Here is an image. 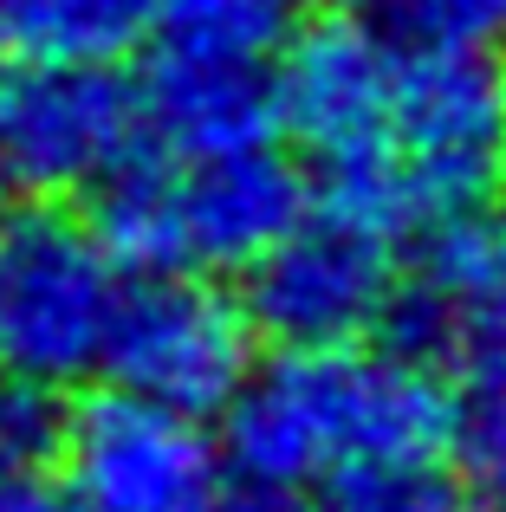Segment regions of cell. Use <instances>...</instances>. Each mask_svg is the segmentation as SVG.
<instances>
[{
    "label": "cell",
    "instance_id": "8",
    "mask_svg": "<svg viewBox=\"0 0 506 512\" xmlns=\"http://www.w3.org/2000/svg\"><path fill=\"white\" fill-rule=\"evenodd\" d=\"M253 312L202 273H150L124 292L104 370L117 389L189 415H228L253 376Z\"/></svg>",
    "mask_w": 506,
    "mask_h": 512
},
{
    "label": "cell",
    "instance_id": "15",
    "mask_svg": "<svg viewBox=\"0 0 506 512\" xmlns=\"http://www.w3.org/2000/svg\"><path fill=\"white\" fill-rule=\"evenodd\" d=\"M390 20L409 26V33L494 39V33H506V0H396Z\"/></svg>",
    "mask_w": 506,
    "mask_h": 512
},
{
    "label": "cell",
    "instance_id": "10",
    "mask_svg": "<svg viewBox=\"0 0 506 512\" xmlns=\"http://www.w3.org/2000/svg\"><path fill=\"white\" fill-rule=\"evenodd\" d=\"M143 104H150V137H163V150H241V143H266L279 124L273 65L221 59V52L163 46Z\"/></svg>",
    "mask_w": 506,
    "mask_h": 512
},
{
    "label": "cell",
    "instance_id": "11",
    "mask_svg": "<svg viewBox=\"0 0 506 512\" xmlns=\"http://www.w3.org/2000/svg\"><path fill=\"white\" fill-rule=\"evenodd\" d=\"M150 0H0V59H117Z\"/></svg>",
    "mask_w": 506,
    "mask_h": 512
},
{
    "label": "cell",
    "instance_id": "9",
    "mask_svg": "<svg viewBox=\"0 0 506 512\" xmlns=\"http://www.w3.org/2000/svg\"><path fill=\"white\" fill-rule=\"evenodd\" d=\"M396 292V240L331 201L247 266V312L273 344H357L390 318Z\"/></svg>",
    "mask_w": 506,
    "mask_h": 512
},
{
    "label": "cell",
    "instance_id": "7",
    "mask_svg": "<svg viewBox=\"0 0 506 512\" xmlns=\"http://www.w3.org/2000/svg\"><path fill=\"white\" fill-rule=\"evenodd\" d=\"M228 467L202 415L117 383L65 422V480L85 512H234Z\"/></svg>",
    "mask_w": 506,
    "mask_h": 512
},
{
    "label": "cell",
    "instance_id": "13",
    "mask_svg": "<svg viewBox=\"0 0 506 512\" xmlns=\"http://www.w3.org/2000/svg\"><path fill=\"white\" fill-rule=\"evenodd\" d=\"M318 512H474V500L461 474L442 467V454H416V461H370L338 474Z\"/></svg>",
    "mask_w": 506,
    "mask_h": 512
},
{
    "label": "cell",
    "instance_id": "6",
    "mask_svg": "<svg viewBox=\"0 0 506 512\" xmlns=\"http://www.w3.org/2000/svg\"><path fill=\"white\" fill-rule=\"evenodd\" d=\"M150 104L117 59H0V169L26 195H98L143 156Z\"/></svg>",
    "mask_w": 506,
    "mask_h": 512
},
{
    "label": "cell",
    "instance_id": "18",
    "mask_svg": "<svg viewBox=\"0 0 506 512\" xmlns=\"http://www.w3.org/2000/svg\"><path fill=\"white\" fill-rule=\"evenodd\" d=\"M7 221H13V175L0 169V227H7Z\"/></svg>",
    "mask_w": 506,
    "mask_h": 512
},
{
    "label": "cell",
    "instance_id": "5",
    "mask_svg": "<svg viewBox=\"0 0 506 512\" xmlns=\"http://www.w3.org/2000/svg\"><path fill=\"white\" fill-rule=\"evenodd\" d=\"M396 59H403V39H396L390 20L331 13L312 33L292 39L273 65L279 130L318 169L331 208L357 214L383 175L390 111H396Z\"/></svg>",
    "mask_w": 506,
    "mask_h": 512
},
{
    "label": "cell",
    "instance_id": "12",
    "mask_svg": "<svg viewBox=\"0 0 506 512\" xmlns=\"http://www.w3.org/2000/svg\"><path fill=\"white\" fill-rule=\"evenodd\" d=\"M292 13H299V0H150L156 46L266 65L292 46Z\"/></svg>",
    "mask_w": 506,
    "mask_h": 512
},
{
    "label": "cell",
    "instance_id": "19",
    "mask_svg": "<svg viewBox=\"0 0 506 512\" xmlns=\"http://www.w3.org/2000/svg\"><path fill=\"white\" fill-rule=\"evenodd\" d=\"M318 7H331V13H344V7H364V0H318Z\"/></svg>",
    "mask_w": 506,
    "mask_h": 512
},
{
    "label": "cell",
    "instance_id": "17",
    "mask_svg": "<svg viewBox=\"0 0 506 512\" xmlns=\"http://www.w3.org/2000/svg\"><path fill=\"white\" fill-rule=\"evenodd\" d=\"M234 512H292V506H286V493H266V487H253L247 500H234Z\"/></svg>",
    "mask_w": 506,
    "mask_h": 512
},
{
    "label": "cell",
    "instance_id": "4",
    "mask_svg": "<svg viewBox=\"0 0 506 512\" xmlns=\"http://www.w3.org/2000/svg\"><path fill=\"white\" fill-rule=\"evenodd\" d=\"M124 253L98 221L65 208H13L0 227V376L59 389L104 370L124 312Z\"/></svg>",
    "mask_w": 506,
    "mask_h": 512
},
{
    "label": "cell",
    "instance_id": "16",
    "mask_svg": "<svg viewBox=\"0 0 506 512\" xmlns=\"http://www.w3.org/2000/svg\"><path fill=\"white\" fill-rule=\"evenodd\" d=\"M0 512H85V500L65 480V461L0 467Z\"/></svg>",
    "mask_w": 506,
    "mask_h": 512
},
{
    "label": "cell",
    "instance_id": "3",
    "mask_svg": "<svg viewBox=\"0 0 506 512\" xmlns=\"http://www.w3.org/2000/svg\"><path fill=\"white\" fill-rule=\"evenodd\" d=\"M305 214V175L273 137L241 150H143L98 188V227L143 273H247Z\"/></svg>",
    "mask_w": 506,
    "mask_h": 512
},
{
    "label": "cell",
    "instance_id": "2",
    "mask_svg": "<svg viewBox=\"0 0 506 512\" xmlns=\"http://www.w3.org/2000/svg\"><path fill=\"white\" fill-rule=\"evenodd\" d=\"M396 39L403 59L390 150L357 214L390 240H429L435 227L487 214L506 182V65H494L487 39H442L409 26H396Z\"/></svg>",
    "mask_w": 506,
    "mask_h": 512
},
{
    "label": "cell",
    "instance_id": "20",
    "mask_svg": "<svg viewBox=\"0 0 506 512\" xmlns=\"http://www.w3.org/2000/svg\"><path fill=\"white\" fill-rule=\"evenodd\" d=\"M487 512H506V493H500V500H494V506H487Z\"/></svg>",
    "mask_w": 506,
    "mask_h": 512
},
{
    "label": "cell",
    "instance_id": "14",
    "mask_svg": "<svg viewBox=\"0 0 506 512\" xmlns=\"http://www.w3.org/2000/svg\"><path fill=\"white\" fill-rule=\"evenodd\" d=\"M461 467L481 487L506 493V344L468 363V389H461V428H455Z\"/></svg>",
    "mask_w": 506,
    "mask_h": 512
},
{
    "label": "cell",
    "instance_id": "1",
    "mask_svg": "<svg viewBox=\"0 0 506 512\" xmlns=\"http://www.w3.org/2000/svg\"><path fill=\"white\" fill-rule=\"evenodd\" d=\"M455 428L461 389L409 350L279 344L228 409V461L266 493H305L370 461L442 454Z\"/></svg>",
    "mask_w": 506,
    "mask_h": 512
}]
</instances>
